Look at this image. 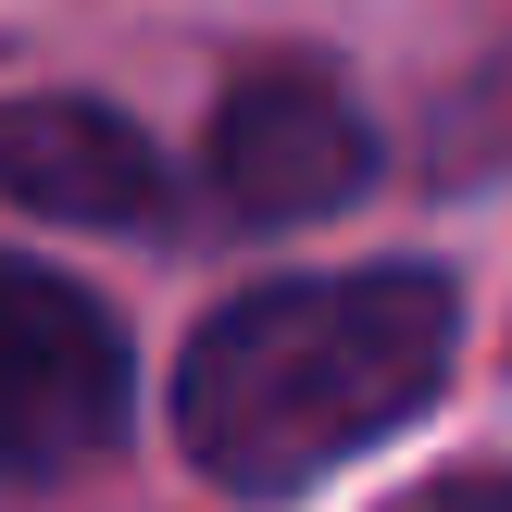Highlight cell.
Instances as JSON below:
<instances>
[{
  "label": "cell",
  "mask_w": 512,
  "mask_h": 512,
  "mask_svg": "<svg viewBox=\"0 0 512 512\" xmlns=\"http://www.w3.org/2000/svg\"><path fill=\"white\" fill-rule=\"evenodd\" d=\"M463 338L475 288L438 250L238 275L225 300H200V325L163 363V438L213 500L300 512L438 413Z\"/></svg>",
  "instance_id": "cell-1"
},
{
  "label": "cell",
  "mask_w": 512,
  "mask_h": 512,
  "mask_svg": "<svg viewBox=\"0 0 512 512\" xmlns=\"http://www.w3.org/2000/svg\"><path fill=\"white\" fill-rule=\"evenodd\" d=\"M425 175H438V188H500L512 175V13L438 88V113H425Z\"/></svg>",
  "instance_id": "cell-5"
},
{
  "label": "cell",
  "mask_w": 512,
  "mask_h": 512,
  "mask_svg": "<svg viewBox=\"0 0 512 512\" xmlns=\"http://www.w3.org/2000/svg\"><path fill=\"white\" fill-rule=\"evenodd\" d=\"M388 188V125L325 50H250L188 150V213L213 238H300Z\"/></svg>",
  "instance_id": "cell-2"
},
{
  "label": "cell",
  "mask_w": 512,
  "mask_h": 512,
  "mask_svg": "<svg viewBox=\"0 0 512 512\" xmlns=\"http://www.w3.org/2000/svg\"><path fill=\"white\" fill-rule=\"evenodd\" d=\"M375 512H512V450H475V463H450V475H413V488L375 500Z\"/></svg>",
  "instance_id": "cell-6"
},
{
  "label": "cell",
  "mask_w": 512,
  "mask_h": 512,
  "mask_svg": "<svg viewBox=\"0 0 512 512\" xmlns=\"http://www.w3.org/2000/svg\"><path fill=\"white\" fill-rule=\"evenodd\" d=\"M0 200L63 238H175L188 163L100 88H0Z\"/></svg>",
  "instance_id": "cell-4"
},
{
  "label": "cell",
  "mask_w": 512,
  "mask_h": 512,
  "mask_svg": "<svg viewBox=\"0 0 512 512\" xmlns=\"http://www.w3.org/2000/svg\"><path fill=\"white\" fill-rule=\"evenodd\" d=\"M138 413H150L138 325L50 250L0 238V488H63L113 463Z\"/></svg>",
  "instance_id": "cell-3"
}]
</instances>
